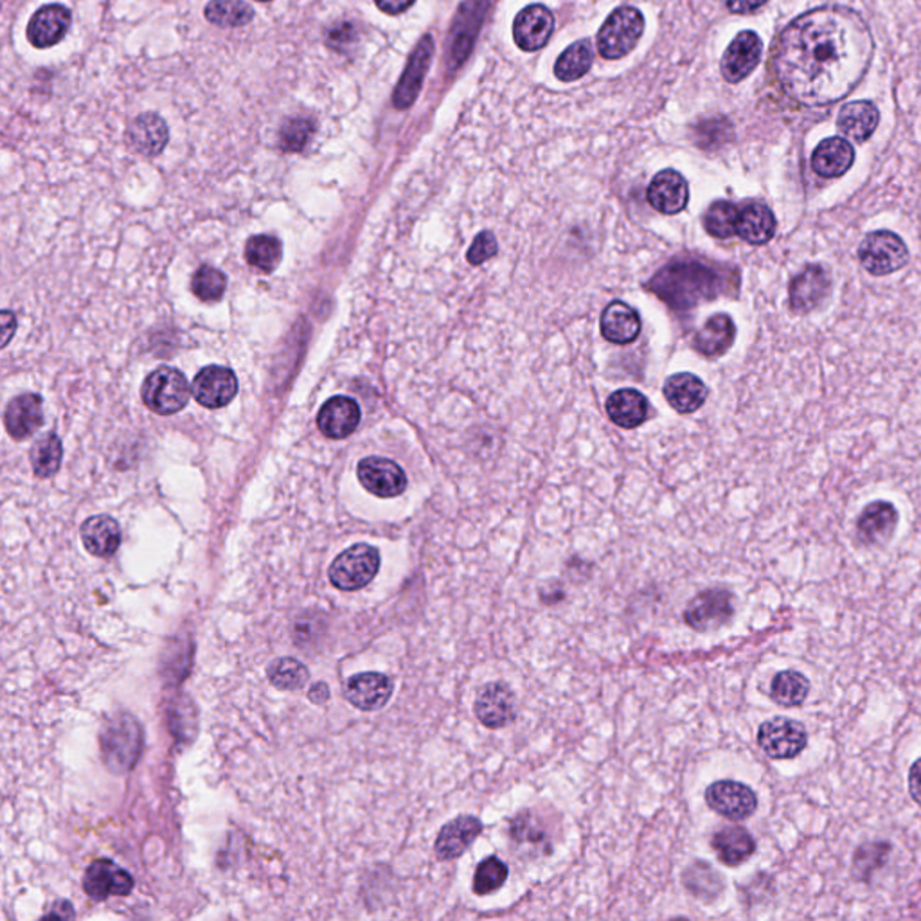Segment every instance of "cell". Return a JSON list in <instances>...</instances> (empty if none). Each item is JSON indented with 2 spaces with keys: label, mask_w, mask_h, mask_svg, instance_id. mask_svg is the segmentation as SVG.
Returning a JSON list of instances; mask_svg holds the SVG:
<instances>
[{
  "label": "cell",
  "mask_w": 921,
  "mask_h": 921,
  "mask_svg": "<svg viewBox=\"0 0 921 921\" xmlns=\"http://www.w3.org/2000/svg\"><path fill=\"white\" fill-rule=\"evenodd\" d=\"M872 31L856 11L825 5L786 25L774 47L783 91L801 105L825 106L847 97L872 66Z\"/></svg>",
  "instance_id": "6da1fadb"
},
{
  "label": "cell",
  "mask_w": 921,
  "mask_h": 921,
  "mask_svg": "<svg viewBox=\"0 0 921 921\" xmlns=\"http://www.w3.org/2000/svg\"><path fill=\"white\" fill-rule=\"evenodd\" d=\"M727 274L699 262L674 263L663 268L649 290H654L674 310H690L699 302L710 301L727 290Z\"/></svg>",
  "instance_id": "7a4b0ae2"
},
{
  "label": "cell",
  "mask_w": 921,
  "mask_h": 921,
  "mask_svg": "<svg viewBox=\"0 0 921 921\" xmlns=\"http://www.w3.org/2000/svg\"><path fill=\"white\" fill-rule=\"evenodd\" d=\"M189 382L179 369L162 366L148 375L142 383V402L150 411L161 416L181 413L189 402Z\"/></svg>",
  "instance_id": "3957f363"
},
{
  "label": "cell",
  "mask_w": 921,
  "mask_h": 921,
  "mask_svg": "<svg viewBox=\"0 0 921 921\" xmlns=\"http://www.w3.org/2000/svg\"><path fill=\"white\" fill-rule=\"evenodd\" d=\"M380 569V553L369 544H357L346 549L333 560L330 582L338 590H360L373 582Z\"/></svg>",
  "instance_id": "277c9868"
},
{
  "label": "cell",
  "mask_w": 921,
  "mask_h": 921,
  "mask_svg": "<svg viewBox=\"0 0 921 921\" xmlns=\"http://www.w3.org/2000/svg\"><path fill=\"white\" fill-rule=\"evenodd\" d=\"M645 30V19L635 8H620L605 21L598 33L599 55L620 60L637 46Z\"/></svg>",
  "instance_id": "5b68a950"
},
{
  "label": "cell",
  "mask_w": 921,
  "mask_h": 921,
  "mask_svg": "<svg viewBox=\"0 0 921 921\" xmlns=\"http://www.w3.org/2000/svg\"><path fill=\"white\" fill-rule=\"evenodd\" d=\"M859 260L862 267L873 276H887L906 267L909 262V249L895 232H870L859 245Z\"/></svg>",
  "instance_id": "8992f818"
},
{
  "label": "cell",
  "mask_w": 921,
  "mask_h": 921,
  "mask_svg": "<svg viewBox=\"0 0 921 921\" xmlns=\"http://www.w3.org/2000/svg\"><path fill=\"white\" fill-rule=\"evenodd\" d=\"M806 744L805 725L783 716L767 721L758 730V746L772 760H792L806 749Z\"/></svg>",
  "instance_id": "52a82bcc"
},
{
  "label": "cell",
  "mask_w": 921,
  "mask_h": 921,
  "mask_svg": "<svg viewBox=\"0 0 921 921\" xmlns=\"http://www.w3.org/2000/svg\"><path fill=\"white\" fill-rule=\"evenodd\" d=\"M733 614V595L724 589H710L691 599L684 612V620L691 629L699 632H715L729 623Z\"/></svg>",
  "instance_id": "ba28073f"
},
{
  "label": "cell",
  "mask_w": 921,
  "mask_h": 921,
  "mask_svg": "<svg viewBox=\"0 0 921 921\" xmlns=\"http://www.w3.org/2000/svg\"><path fill=\"white\" fill-rule=\"evenodd\" d=\"M711 810L730 821H744L758 808V797L749 786L738 781H716L705 791Z\"/></svg>",
  "instance_id": "9c48e42d"
},
{
  "label": "cell",
  "mask_w": 921,
  "mask_h": 921,
  "mask_svg": "<svg viewBox=\"0 0 921 921\" xmlns=\"http://www.w3.org/2000/svg\"><path fill=\"white\" fill-rule=\"evenodd\" d=\"M134 876L108 859L92 862L83 876V889L92 900L97 901L111 897H126L134 891Z\"/></svg>",
  "instance_id": "30bf717a"
},
{
  "label": "cell",
  "mask_w": 921,
  "mask_h": 921,
  "mask_svg": "<svg viewBox=\"0 0 921 921\" xmlns=\"http://www.w3.org/2000/svg\"><path fill=\"white\" fill-rule=\"evenodd\" d=\"M357 475L364 488L377 497H399L407 488V475L391 459H362L358 463Z\"/></svg>",
  "instance_id": "8fae6325"
},
{
  "label": "cell",
  "mask_w": 921,
  "mask_h": 921,
  "mask_svg": "<svg viewBox=\"0 0 921 921\" xmlns=\"http://www.w3.org/2000/svg\"><path fill=\"white\" fill-rule=\"evenodd\" d=\"M237 393V375L222 366H207L193 380V394L202 407H226Z\"/></svg>",
  "instance_id": "7c38bea8"
},
{
  "label": "cell",
  "mask_w": 921,
  "mask_h": 921,
  "mask_svg": "<svg viewBox=\"0 0 921 921\" xmlns=\"http://www.w3.org/2000/svg\"><path fill=\"white\" fill-rule=\"evenodd\" d=\"M763 44L755 31H744L730 42L722 58L721 69L729 83H740L760 64Z\"/></svg>",
  "instance_id": "4fadbf2b"
},
{
  "label": "cell",
  "mask_w": 921,
  "mask_h": 921,
  "mask_svg": "<svg viewBox=\"0 0 921 921\" xmlns=\"http://www.w3.org/2000/svg\"><path fill=\"white\" fill-rule=\"evenodd\" d=\"M553 33L554 15L545 5H528L515 16L514 41L522 50L533 53L542 49Z\"/></svg>",
  "instance_id": "5bb4252c"
},
{
  "label": "cell",
  "mask_w": 921,
  "mask_h": 921,
  "mask_svg": "<svg viewBox=\"0 0 921 921\" xmlns=\"http://www.w3.org/2000/svg\"><path fill=\"white\" fill-rule=\"evenodd\" d=\"M831 292V277L821 265H806L791 281V307L796 312H810Z\"/></svg>",
  "instance_id": "9a60e30c"
},
{
  "label": "cell",
  "mask_w": 921,
  "mask_h": 921,
  "mask_svg": "<svg viewBox=\"0 0 921 921\" xmlns=\"http://www.w3.org/2000/svg\"><path fill=\"white\" fill-rule=\"evenodd\" d=\"M649 206L663 215H679L690 200V189L684 176L675 170H663L649 182L646 192Z\"/></svg>",
  "instance_id": "2e32d148"
},
{
  "label": "cell",
  "mask_w": 921,
  "mask_h": 921,
  "mask_svg": "<svg viewBox=\"0 0 921 921\" xmlns=\"http://www.w3.org/2000/svg\"><path fill=\"white\" fill-rule=\"evenodd\" d=\"M393 695V680L377 671L358 674L346 684V699L360 711L382 710Z\"/></svg>",
  "instance_id": "e0dca14e"
},
{
  "label": "cell",
  "mask_w": 921,
  "mask_h": 921,
  "mask_svg": "<svg viewBox=\"0 0 921 921\" xmlns=\"http://www.w3.org/2000/svg\"><path fill=\"white\" fill-rule=\"evenodd\" d=\"M360 424V407L349 396H333L318 414V427L330 439H346Z\"/></svg>",
  "instance_id": "ac0fdd59"
},
{
  "label": "cell",
  "mask_w": 921,
  "mask_h": 921,
  "mask_svg": "<svg viewBox=\"0 0 921 921\" xmlns=\"http://www.w3.org/2000/svg\"><path fill=\"white\" fill-rule=\"evenodd\" d=\"M71 27V11L66 5L49 4L36 11L27 25V38L38 49H47L64 41Z\"/></svg>",
  "instance_id": "d6986e66"
},
{
  "label": "cell",
  "mask_w": 921,
  "mask_h": 921,
  "mask_svg": "<svg viewBox=\"0 0 921 921\" xmlns=\"http://www.w3.org/2000/svg\"><path fill=\"white\" fill-rule=\"evenodd\" d=\"M483 831V822L475 816H459L439 831L434 851L439 861L449 862L463 855Z\"/></svg>",
  "instance_id": "ffe728a7"
},
{
  "label": "cell",
  "mask_w": 921,
  "mask_h": 921,
  "mask_svg": "<svg viewBox=\"0 0 921 921\" xmlns=\"http://www.w3.org/2000/svg\"><path fill=\"white\" fill-rule=\"evenodd\" d=\"M475 715L488 729H500L515 718V696L508 686L494 682L483 688L475 700Z\"/></svg>",
  "instance_id": "44dd1931"
},
{
  "label": "cell",
  "mask_w": 921,
  "mask_h": 921,
  "mask_svg": "<svg viewBox=\"0 0 921 921\" xmlns=\"http://www.w3.org/2000/svg\"><path fill=\"white\" fill-rule=\"evenodd\" d=\"M434 42L430 36H425L424 41L419 42L418 47L414 50L411 60H408L407 69L403 72L402 80H400L396 91H394V106L396 108H408L413 105L414 100L418 97L422 91V83H424L425 74H427L430 61H433Z\"/></svg>",
  "instance_id": "7402d4cb"
},
{
  "label": "cell",
  "mask_w": 921,
  "mask_h": 921,
  "mask_svg": "<svg viewBox=\"0 0 921 921\" xmlns=\"http://www.w3.org/2000/svg\"><path fill=\"white\" fill-rule=\"evenodd\" d=\"M44 424L42 399L36 394H21L11 400L5 407L4 425L11 438L16 441L27 439Z\"/></svg>",
  "instance_id": "603a6c76"
},
{
  "label": "cell",
  "mask_w": 921,
  "mask_h": 921,
  "mask_svg": "<svg viewBox=\"0 0 921 921\" xmlns=\"http://www.w3.org/2000/svg\"><path fill=\"white\" fill-rule=\"evenodd\" d=\"M898 523V511L886 500H876L862 511L856 522L859 539L867 545L884 544L891 539Z\"/></svg>",
  "instance_id": "cb8c5ba5"
},
{
  "label": "cell",
  "mask_w": 921,
  "mask_h": 921,
  "mask_svg": "<svg viewBox=\"0 0 921 921\" xmlns=\"http://www.w3.org/2000/svg\"><path fill=\"white\" fill-rule=\"evenodd\" d=\"M601 335L612 344L634 343L640 337L641 318L637 310L629 307L626 302L615 301L607 307L601 313L599 321Z\"/></svg>",
  "instance_id": "d4e9b609"
},
{
  "label": "cell",
  "mask_w": 921,
  "mask_h": 921,
  "mask_svg": "<svg viewBox=\"0 0 921 921\" xmlns=\"http://www.w3.org/2000/svg\"><path fill=\"white\" fill-rule=\"evenodd\" d=\"M81 540L89 553L111 559L122 545V528L108 515H96L81 526Z\"/></svg>",
  "instance_id": "484cf974"
},
{
  "label": "cell",
  "mask_w": 921,
  "mask_h": 921,
  "mask_svg": "<svg viewBox=\"0 0 921 921\" xmlns=\"http://www.w3.org/2000/svg\"><path fill=\"white\" fill-rule=\"evenodd\" d=\"M855 161V150L842 137H830L816 148L811 156V168L822 179H837L850 172Z\"/></svg>",
  "instance_id": "4316f807"
},
{
  "label": "cell",
  "mask_w": 921,
  "mask_h": 921,
  "mask_svg": "<svg viewBox=\"0 0 921 921\" xmlns=\"http://www.w3.org/2000/svg\"><path fill=\"white\" fill-rule=\"evenodd\" d=\"M778 222L774 212L761 202H747L740 207L736 234L750 245H763L774 238Z\"/></svg>",
  "instance_id": "83f0119b"
},
{
  "label": "cell",
  "mask_w": 921,
  "mask_h": 921,
  "mask_svg": "<svg viewBox=\"0 0 921 921\" xmlns=\"http://www.w3.org/2000/svg\"><path fill=\"white\" fill-rule=\"evenodd\" d=\"M718 861L725 866L736 867L755 855L756 842L749 831L741 826H727L716 831L711 841Z\"/></svg>",
  "instance_id": "f1b7e54d"
},
{
  "label": "cell",
  "mask_w": 921,
  "mask_h": 921,
  "mask_svg": "<svg viewBox=\"0 0 921 921\" xmlns=\"http://www.w3.org/2000/svg\"><path fill=\"white\" fill-rule=\"evenodd\" d=\"M128 139L134 150L142 156H159L170 139L166 123L156 114H142L131 122Z\"/></svg>",
  "instance_id": "f546056e"
},
{
  "label": "cell",
  "mask_w": 921,
  "mask_h": 921,
  "mask_svg": "<svg viewBox=\"0 0 921 921\" xmlns=\"http://www.w3.org/2000/svg\"><path fill=\"white\" fill-rule=\"evenodd\" d=\"M609 418L621 428H635L648 418L649 403L645 394L635 389H620L607 400Z\"/></svg>",
  "instance_id": "4dcf8cb0"
},
{
  "label": "cell",
  "mask_w": 921,
  "mask_h": 921,
  "mask_svg": "<svg viewBox=\"0 0 921 921\" xmlns=\"http://www.w3.org/2000/svg\"><path fill=\"white\" fill-rule=\"evenodd\" d=\"M665 396L677 413H695L707 399V388L695 375H674L666 382Z\"/></svg>",
  "instance_id": "1f68e13d"
},
{
  "label": "cell",
  "mask_w": 921,
  "mask_h": 921,
  "mask_svg": "<svg viewBox=\"0 0 921 921\" xmlns=\"http://www.w3.org/2000/svg\"><path fill=\"white\" fill-rule=\"evenodd\" d=\"M880 122V114L870 101H853L842 106L839 114V130L853 141H867Z\"/></svg>",
  "instance_id": "d6a6232c"
},
{
  "label": "cell",
  "mask_w": 921,
  "mask_h": 921,
  "mask_svg": "<svg viewBox=\"0 0 921 921\" xmlns=\"http://www.w3.org/2000/svg\"><path fill=\"white\" fill-rule=\"evenodd\" d=\"M736 326L727 313H716L695 335V348L705 357H721L733 346Z\"/></svg>",
  "instance_id": "836d02e7"
},
{
  "label": "cell",
  "mask_w": 921,
  "mask_h": 921,
  "mask_svg": "<svg viewBox=\"0 0 921 921\" xmlns=\"http://www.w3.org/2000/svg\"><path fill=\"white\" fill-rule=\"evenodd\" d=\"M592 61H595V50L590 47L589 42H576L560 55L559 61L554 66V74L565 83L579 80L582 76L589 72Z\"/></svg>",
  "instance_id": "e575fe53"
},
{
  "label": "cell",
  "mask_w": 921,
  "mask_h": 921,
  "mask_svg": "<svg viewBox=\"0 0 921 921\" xmlns=\"http://www.w3.org/2000/svg\"><path fill=\"white\" fill-rule=\"evenodd\" d=\"M245 260L260 273H274L283 260V245L279 238L270 237V234L249 238L245 245Z\"/></svg>",
  "instance_id": "d590c367"
},
{
  "label": "cell",
  "mask_w": 921,
  "mask_h": 921,
  "mask_svg": "<svg viewBox=\"0 0 921 921\" xmlns=\"http://www.w3.org/2000/svg\"><path fill=\"white\" fill-rule=\"evenodd\" d=\"M808 691H810V682L799 671H781L772 680V700L783 707H799L808 696Z\"/></svg>",
  "instance_id": "8d00e7d4"
},
{
  "label": "cell",
  "mask_w": 921,
  "mask_h": 921,
  "mask_svg": "<svg viewBox=\"0 0 921 921\" xmlns=\"http://www.w3.org/2000/svg\"><path fill=\"white\" fill-rule=\"evenodd\" d=\"M61 441L56 434L47 433L42 436L30 452L31 467L38 477H50L60 469Z\"/></svg>",
  "instance_id": "74e56055"
},
{
  "label": "cell",
  "mask_w": 921,
  "mask_h": 921,
  "mask_svg": "<svg viewBox=\"0 0 921 921\" xmlns=\"http://www.w3.org/2000/svg\"><path fill=\"white\" fill-rule=\"evenodd\" d=\"M268 680L276 690L296 691L301 690L302 686L307 684L310 679V671L307 666L302 665L301 660L293 659V657H281V659L274 660L273 665L267 668Z\"/></svg>",
  "instance_id": "f35d334b"
},
{
  "label": "cell",
  "mask_w": 921,
  "mask_h": 921,
  "mask_svg": "<svg viewBox=\"0 0 921 921\" xmlns=\"http://www.w3.org/2000/svg\"><path fill=\"white\" fill-rule=\"evenodd\" d=\"M206 19L220 27H240L254 19V10L243 0H211Z\"/></svg>",
  "instance_id": "ab89813d"
},
{
  "label": "cell",
  "mask_w": 921,
  "mask_h": 921,
  "mask_svg": "<svg viewBox=\"0 0 921 921\" xmlns=\"http://www.w3.org/2000/svg\"><path fill=\"white\" fill-rule=\"evenodd\" d=\"M738 217H740V207L736 204L727 200L715 202L705 212V231L710 232L711 237L721 238V240L735 237Z\"/></svg>",
  "instance_id": "60d3db41"
},
{
  "label": "cell",
  "mask_w": 921,
  "mask_h": 921,
  "mask_svg": "<svg viewBox=\"0 0 921 921\" xmlns=\"http://www.w3.org/2000/svg\"><path fill=\"white\" fill-rule=\"evenodd\" d=\"M508 878V866L497 856H488L479 864L473 876V893L479 897H486L504 886Z\"/></svg>",
  "instance_id": "b9f144b4"
},
{
  "label": "cell",
  "mask_w": 921,
  "mask_h": 921,
  "mask_svg": "<svg viewBox=\"0 0 921 921\" xmlns=\"http://www.w3.org/2000/svg\"><path fill=\"white\" fill-rule=\"evenodd\" d=\"M226 288V274L220 273L218 268L204 265V267L198 268L197 273L193 274L192 290L200 301L212 302L222 299Z\"/></svg>",
  "instance_id": "7bdbcfd3"
},
{
  "label": "cell",
  "mask_w": 921,
  "mask_h": 921,
  "mask_svg": "<svg viewBox=\"0 0 921 921\" xmlns=\"http://www.w3.org/2000/svg\"><path fill=\"white\" fill-rule=\"evenodd\" d=\"M313 134V125L307 119H290L285 123L279 134V147L283 151H301L307 147Z\"/></svg>",
  "instance_id": "ee69618b"
},
{
  "label": "cell",
  "mask_w": 921,
  "mask_h": 921,
  "mask_svg": "<svg viewBox=\"0 0 921 921\" xmlns=\"http://www.w3.org/2000/svg\"><path fill=\"white\" fill-rule=\"evenodd\" d=\"M495 254H497V240H495L494 234L492 232H481L473 240L467 260H469L470 265H481V263L488 262L490 257H494Z\"/></svg>",
  "instance_id": "f6af8a7d"
},
{
  "label": "cell",
  "mask_w": 921,
  "mask_h": 921,
  "mask_svg": "<svg viewBox=\"0 0 921 921\" xmlns=\"http://www.w3.org/2000/svg\"><path fill=\"white\" fill-rule=\"evenodd\" d=\"M765 2L767 0H724L727 10L738 13V15H747V13L760 10Z\"/></svg>",
  "instance_id": "bcb514c9"
},
{
  "label": "cell",
  "mask_w": 921,
  "mask_h": 921,
  "mask_svg": "<svg viewBox=\"0 0 921 921\" xmlns=\"http://www.w3.org/2000/svg\"><path fill=\"white\" fill-rule=\"evenodd\" d=\"M909 792L918 806H921V758L912 763L909 771Z\"/></svg>",
  "instance_id": "7dc6e473"
},
{
  "label": "cell",
  "mask_w": 921,
  "mask_h": 921,
  "mask_svg": "<svg viewBox=\"0 0 921 921\" xmlns=\"http://www.w3.org/2000/svg\"><path fill=\"white\" fill-rule=\"evenodd\" d=\"M375 4L388 15H400L414 4V0H375Z\"/></svg>",
  "instance_id": "c3c4849f"
},
{
  "label": "cell",
  "mask_w": 921,
  "mask_h": 921,
  "mask_svg": "<svg viewBox=\"0 0 921 921\" xmlns=\"http://www.w3.org/2000/svg\"><path fill=\"white\" fill-rule=\"evenodd\" d=\"M2 321H4V332H2V338H4V343H2V346H8V343H10L11 337H13V332H15L16 330L15 315L5 310V312L2 313Z\"/></svg>",
  "instance_id": "681fc988"
},
{
  "label": "cell",
  "mask_w": 921,
  "mask_h": 921,
  "mask_svg": "<svg viewBox=\"0 0 921 921\" xmlns=\"http://www.w3.org/2000/svg\"><path fill=\"white\" fill-rule=\"evenodd\" d=\"M262 2H268V0H262Z\"/></svg>",
  "instance_id": "f907efd6"
}]
</instances>
